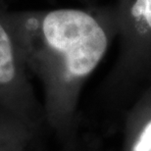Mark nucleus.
<instances>
[{"label": "nucleus", "mask_w": 151, "mask_h": 151, "mask_svg": "<svg viewBox=\"0 0 151 151\" xmlns=\"http://www.w3.org/2000/svg\"><path fill=\"white\" fill-rule=\"evenodd\" d=\"M119 151H151V76L125 108Z\"/></svg>", "instance_id": "nucleus-3"}, {"label": "nucleus", "mask_w": 151, "mask_h": 151, "mask_svg": "<svg viewBox=\"0 0 151 151\" xmlns=\"http://www.w3.org/2000/svg\"><path fill=\"white\" fill-rule=\"evenodd\" d=\"M19 46L0 4V88H11L19 81Z\"/></svg>", "instance_id": "nucleus-4"}, {"label": "nucleus", "mask_w": 151, "mask_h": 151, "mask_svg": "<svg viewBox=\"0 0 151 151\" xmlns=\"http://www.w3.org/2000/svg\"><path fill=\"white\" fill-rule=\"evenodd\" d=\"M20 51L37 62L54 99L69 106L118 37L114 4L7 10Z\"/></svg>", "instance_id": "nucleus-1"}, {"label": "nucleus", "mask_w": 151, "mask_h": 151, "mask_svg": "<svg viewBox=\"0 0 151 151\" xmlns=\"http://www.w3.org/2000/svg\"><path fill=\"white\" fill-rule=\"evenodd\" d=\"M120 45L103 84L111 105L126 108L151 76V0H116Z\"/></svg>", "instance_id": "nucleus-2"}, {"label": "nucleus", "mask_w": 151, "mask_h": 151, "mask_svg": "<svg viewBox=\"0 0 151 151\" xmlns=\"http://www.w3.org/2000/svg\"><path fill=\"white\" fill-rule=\"evenodd\" d=\"M47 1L52 3L54 0H47ZM75 1L78 2L83 6H92V5H95L96 3H98V0H75Z\"/></svg>", "instance_id": "nucleus-5"}]
</instances>
